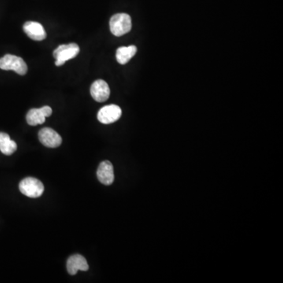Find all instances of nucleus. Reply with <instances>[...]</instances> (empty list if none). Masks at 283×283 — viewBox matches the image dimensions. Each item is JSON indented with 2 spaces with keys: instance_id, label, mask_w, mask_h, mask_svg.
<instances>
[{
  "instance_id": "obj_6",
  "label": "nucleus",
  "mask_w": 283,
  "mask_h": 283,
  "mask_svg": "<svg viewBox=\"0 0 283 283\" xmlns=\"http://www.w3.org/2000/svg\"><path fill=\"white\" fill-rule=\"evenodd\" d=\"M39 139L42 144L49 148H57L62 143L61 135L50 128H44L39 131Z\"/></svg>"
},
{
  "instance_id": "obj_2",
  "label": "nucleus",
  "mask_w": 283,
  "mask_h": 283,
  "mask_svg": "<svg viewBox=\"0 0 283 283\" xmlns=\"http://www.w3.org/2000/svg\"><path fill=\"white\" fill-rule=\"evenodd\" d=\"M0 69L14 71L20 76H24L28 72V65L24 59L12 54H6L0 58Z\"/></svg>"
},
{
  "instance_id": "obj_10",
  "label": "nucleus",
  "mask_w": 283,
  "mask_h": 283,
  "mask_svg": "<svg viewBox=\"0 0 283 283\" xmlns=\"http://www.w3.org/2000/svg\"><path fill=\"white\" fill-rule=\"evenodd\" d=\"M24 32L30 39L35 41H43L46 38V31L42 24L35 21H28L23 27Z\"/></svg>"
},
{
  "instance_id": "obj_8",
  "label": "nucleus",
  "mask_w": 283,
  "mask_h": 283,
  "mask_svg": "<svg viewBox=\"0 0 283 283\" xmlns=\"http://www.w3.org/2000/svg\"><path fill=\"white\" fill-rule=\"evenodd\" d=\"M91 94L92 98L96 102H106L110 95V89L106 81L98 80L92 83L91 87Z\"/></svg>"
},
{
  "instance_id": "obj_9",
  "label": "nucleus",
  "mask_w": 283,
  "mask_h": 283,
  "mask_svg": "<svg viewBox=\"0 0 283 283\" xmlns=\"http://www.w3.org/2000/svg\"><path fill=\"white\" fill-rule=\"evenodd\" d=\"M98 179L104 185H111L114 181V171L111 162L109 161H102L97 171Z\"/></svg>"
},
{
  "instance_id": "obj_13",
  "label": "nucleus",
  "mask_w": 283,
  "mask_h": 283,
  "mask_svg": "<svg viewBox=\"0 0 283 283\" xmlns=\"http://www.w3.org/2000/svg\"><path fill=\"white\" fill-rule=\"evenodd\" d=\"M17 149V143L12 140L8 134L0 132V150L5 155H11Z\"/></svg>"
},
{
  "instance_id": "obj_12",
  "label": "nucleus",
  "mask_w": 283,
  "mask_h": 283,
  "mask_svg": "<svg viewBox=\"0 0 283 283\" xmlns=\"http://www.w3.org/2000/svg\"><path fill=\"white\" fill-rule=\"evenodd\" d=\"M137 47L135 46H121L116 53L117 61L120 65H125L136 54Z\"/></svg>"
},
{
  "instance_id": "obj_1",
  "label": "nucleus",
  "mask_w": 283,
  "mask_h": 283,
  "mask_svg": "<svg viewBox=\"0 0 283 283\" xmlns=\"http://www.w3.org/2000/svg\"><path fill=\"white\" fill-rule=\"evenodd\" d=\"M109 27L113 35L120 37L132 30V18L127 13L113 15L109 20Z\"/></svg>"
},
{
  "instance_id": "obj_5",
  "label": "nucleus",
  "mask_w": 283,
  "mask_h": 283,
  "mask_svg": "<svg viewBox=\"0 0 283 283\" xmlns=\"http://www.w3.org/2000/svg\"><path fill=\"white\" fill-rule=\"evenodd\" d=\"M122 111L117 105H109L102 107L98 113V120L104 124H109L118 120Z\"/></svg>"
},
{
  "instance_id": "obj_11",
  "label": "nucleus",
  "mask_w": 283,
  "mask_h": 283,
  "mask_svg": "<svg viewBox=\"0 0 283 283\" xmlns=\"http://www.w3.org/2000/svg\"><path fill=\"white\" fill-rule=\"evenodd\" d=\"M89 265L87 260L80 254H74L71 256L67 261V270L69 274L76 275L78 271H87Z\"/></svg>"
},
{
  "instance_id": "obj_7",
  "label": "nucleus",
  "mask_w": 283,
  "mask_h": 283,
  "mask_svg": "<svg viewBox=\"0 0 283 283\" xmlns=\"http://www.w3.org/2000/svg\"><path fill=\"white\" fill-rule=\"evenodd\" d=\"M53 110L48 106H43L40 109H31L26 116V120L31 126L43 124L46 121V117L51 116Z\"/></svg>"
},
{
  "instance_id": "obj_3",
  "label": "nucleus",
  "mask_w": 283,
  "mask_h": 283,
  "mask_svg": "<svg viewBox=\"0 0 283 283\" xmlns=\"http://www.w3.org/2000/svg\"><path fill=\"white\" fill-rule=\"evenodd\" d=\"M80 53V47L76 43L60 45L53 53L56 59V66L65 65L66 61L74 58Z\"/></svg>"
},
{
  "instance_id": "obj_4",
  "label": "nucleus",
  "mask_w": 283,
  "mask_h": 283,
  "mask_svg": "<svg viewBox=\"0 0 283 283\" xmlns=\"http://www.w3.org/2000/svg\"><path fill=\"white\" fill-rule=\"evenodd\" d=\"M20 192L31 198H36L43 195L44 186L42 182L33 177L25 178L19 185Z\"/></svg>"
}]
</instances>
